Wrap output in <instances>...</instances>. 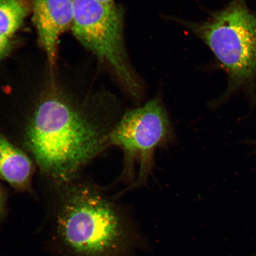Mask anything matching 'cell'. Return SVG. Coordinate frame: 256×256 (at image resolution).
<instances>
[{
  "instance_id": "10",
  "label": "cell",
  "mask_w": 256,
  "mask_h": 256,
  "mask_svg": "<svg viewBox=\"0 0 256 256\" xmlns=\"http://www.w3.org/2000/svg\"><path fill=\"white\" fill-rule=\"evenodd\" d=\"M4 196H3V194H2V191L0 190V216H2V214L3 212V210H4Z\"/></svg>"
},
{
  "instance_id": "3",
  "label": "cell",
  "mask_w": 256,
  "mask_h": 256,
  "mask_svg": "<svg viewBox=\"0 0 256 256\" xmlns=\"http://www.w3.org/2000/svg\"><path fill=\"white\" fill-rule=\"evenodd\" d=\"M222 64L230 78L228 92L256 80V12L233 2L206 20L188 24Z\"/></svg>"
},
{
  "instance_id": "5",
  "label": "cell",
  "mask_w": 256,
  "mask_h": 256,
  "mask_svg": "<svg viewBox=\"0 0 256 256\" xmlns=\"http://www.w3.org/2000/svg\"><path fill=\"white\" fill-rule=\"evenodd\" d=\"M172 133L167 111L158 96L142 106L127 111L118 120L108 142L124 152L122 178L132 180L136 163L139 166L137 179L126 190L146 183L152 174L156 150L170 142Z\"/></svg>"
},
{
  "instance_id": "2",
  "label": "cell",
  "mask_w": 256,
  "mask_h": 256,
  "mask_svg": "<svg viewBox=\"0 0 256 256\" xmlns=\"http://www.w3.org/2000/svg\"><path fill=\"white\" fill-rule=\"evenodd\" d=\"M124 232L114 204L96 190L82 188L62 204L54 233L68 256H110L122 242Z\"/></svg>"
},
{
  "instance_id": "8",
  "label": "cell",
  "mask_w": 256,
  "mask_h": 256,
  "mask_svg": "<svg viewBox=\"0 0 256 256\" xmlns=\"http://www.w3.org/2000/svg\"><path fill=\"white\" fill-rule=\"evenodd\" d=\"M28 12L24 0H0V34L12 38L23 24Z\"/></svg>"
},
{
  "instance_id": "6",
  "label": "cell",
  "mask_w": 256,
  "mask_h": 256,
  "mask_svg": "<svg viewBox=\"0 0 256 256\" xmlns=\"http://www.w3.org/2000/svg\"><path fill=\"white\" fill-rule=\"evenodd\" d=\"M33 20L38 40L51 64L55 62L60 34L72 28L73 0H32Z\"/></svg>"
},
{
  "instance_id": "4",
  "label": "cell",
  "mask_w": 256,
  "mask_h": 256,
  "mask_svg": "<svg viewBox=\"0 0 256 256\" xmlns=\"http://www.w3.org/2000/svg\"><path fill=\"white\" fill-rule=\"evenodd\" d=\"M72 30L83 46L113 71L128 94L139 98L140 86L131 70L124 40L123 10L114 3L73 0Z\"/></svg>"
},
{
  "instance_id": "1",
  "label": "cell",
  "mask_w": 256,
  "mask_h": 256,
  "mask_svg": "<svg viewBox=\"0 0 256 256\" xmlns=\"http://www.w3.org/2000/svg\"><path fill=\"white\" fill-rule=\"evenodd\" d=\"M112 130L88 120L63 98L51 96L35 111L26 140L44 172L66 179L110 145Z\"/></svg>"
},
{
  "instance_id": "11",
  "label": "cell",
  "mask_w": 256,
  "mask_h": 256,
  "mask_svg": "<svg viewBox=\"0 0 256 256\" xmlns=\"http://www.w3.org/2000/svg\"><path fill=\"white\" fill-rule=\"evenodd\" d=\"M98 1L104 3H108V4H112V3H114V0H98Z\"/></svg>"
},
{
  "instance_id": "7",
  "label": "cell",
  "mask_w": 256,
  "mask_h": 256,
  "mask_svg": "<svg viewBox=\"0 0 256 256\" xmlns=\"http://www.w3.org/2000/svg\"><path fill=\"white\" fill-rule=\"evenodd\" d=\"M31 172L32 164L28 156L0 136V178L14 186H24Z\"/></svg>"
},
{
  "instance_id": "9",
  "label": "cell",
  "mask_w": 256,
  "mask_h": 256,
  "mask_svg": "<svg viewBox=\"0 0 256 256\" xmlns=\"http://www.w3.org/2000/svg\"><path fill=\"white\" fill-rule=\"evenodd\" d=\"M12 47L14 41L12 38L6 37L0 34V62L9 55Z\"/></svg>"
}]
</instances>
